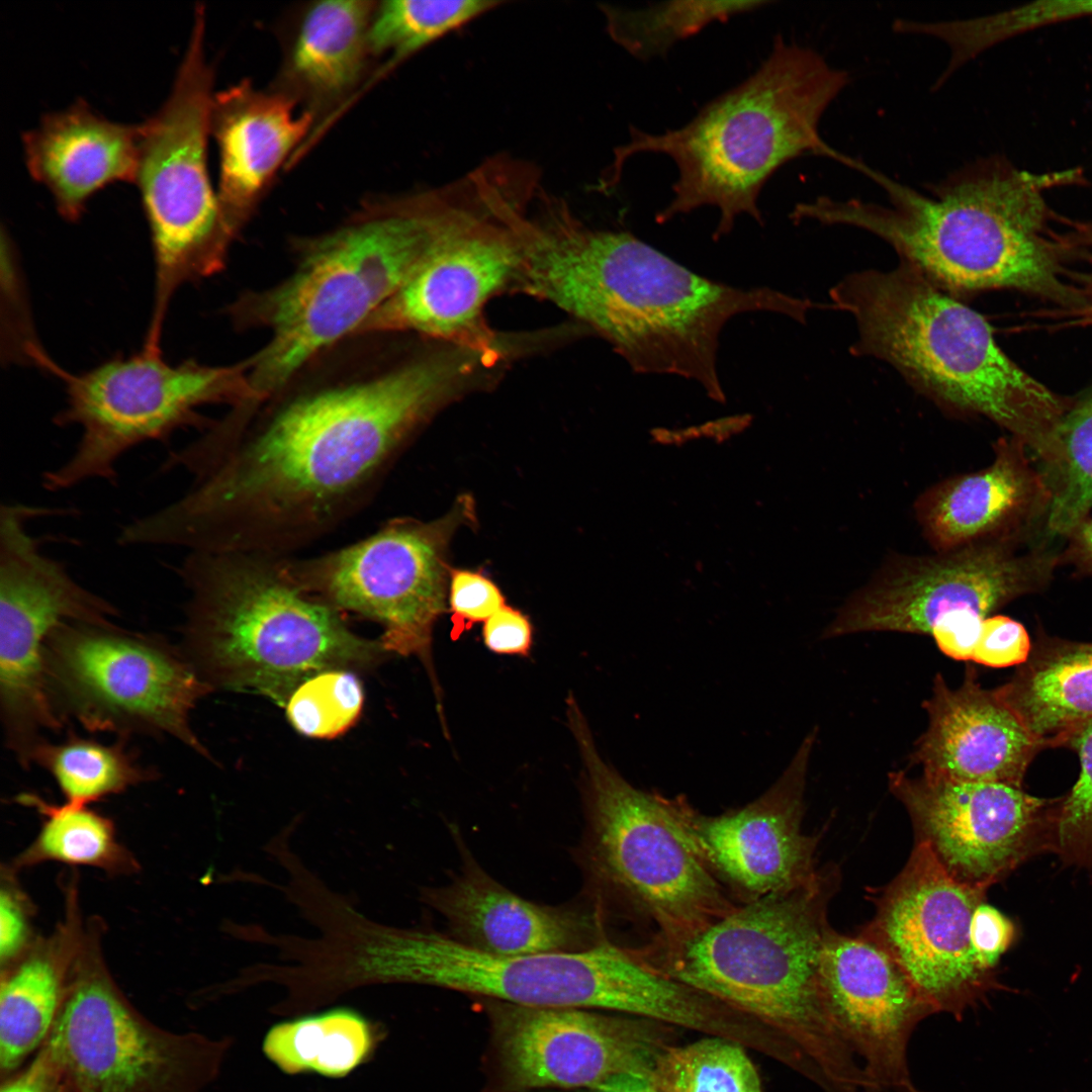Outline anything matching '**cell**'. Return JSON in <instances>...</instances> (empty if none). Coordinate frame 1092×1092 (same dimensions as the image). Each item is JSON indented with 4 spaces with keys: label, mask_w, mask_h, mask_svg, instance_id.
Here are the masks:
<instances>
[{
    "label": "cell",
    "mask_w": 1092,
    "mask_h": 1092,
    "mask_svg": "<svg viewBox=\"0 0 1092 1092\" xmlns=\"http://www.w3.org/2000/svg\"><path fill=\"white\" fill-rule=\"evenodd\" d=\"M479 359L442 345L377 376L286 399L253 421L184 495L149 513L153 546L276 557L362 509L414 434L478 388Z\"/></svg>",
    "instance_id": "obj_1"
},
{
    "label": "cell",
    "mask_w": 1092,
    "mask_h": 1092,
    "mask_svg": "<svg viewBox=\"0 0 1092 1092\" xmlns=\"http://www.w3.org/2000/svg\"><path fill=\"white\" fill-rule=\"evenodd\" d=\"M516 291L547 300L609 342L632 370L697 381L714 400L720 335L734 316L770 311L806 323L809 299L701 276L624 231L593 229L547 197L522 223Z\"/></svg>",
    "instance_id": "obj_2"
},
{
    "label": "cell",
    "mask_w": 1092,
    "mask_h": 1092,
    "mask_svg": "<svg viewBox=\"0 0 1092 1092\" xmlns=\"http://www.w3.org/2000/svg\"><path fill=\"white\" fill-rule=\"evenodd\" d=\"M858 172L885 190L888 204L819 196L805 205L806 218L879 237L957 298L1014 289L1055 308L1070 305L1059 216L1043 193L1083 183L1080 169L1035 174L992 156L954 170L925 194L863 163Z\"/></svg>",
    "instance_id": "obj_3"
},
{
    "label": "cell",
    "mask_w": 1092,
    "mask_h": 1092,
    "mask_svg": "<svg viewBox=\"0 0 1092 1092\" xmlns=\"http://www.w3.org/2000/svg\"><path fill=\"white\" fill-rule=\"evenodd\" d=\"M839 883L838 869L826 866L809 883L739 905L687 940L627 947L649 969L775 1028L824 1092H867L820 980Z\"/></svg>",
    "instance_id": "obj_4"
},
{
    "label": "cell",
    "mask_w": 1092,
    "mask_h": 1092,
    "mask_svg": "<svg viewBox=\"0 0 1092 1092\" xmlns=\"http://www.w3.org/2000/svg\"><path fill=\"white\" fill-rule=\"evenodd\" d=\"M848 82V73L819 53L779 35L751 75L682 126L663 133L631 126L629 142L615 150L604 186L617 184L629 158L661 154L673 161L677 177L671 200L655 216L658 223L703 206L719 210L715 241L728 235L741 214L762 223L759 195L785 164L815 155L848 165L851 157L819 132L822 115Z\"/></svg>",
    "instance_id": "obj_5"
},
{
    "label": "cell",
    "mask_w": 1092,
    "mask_h": 1092,
    "mask_svg": "<svg viewBox=\"0 0 1092 1092\" xmlns=\"http://www.w3.org/2000/svg\"><path fill=\"white\" fill-rule=\"evenodd\" d=\"M461 202L447 185L365 200L343 224L307 243L283 283L241 299L233 314L270 332L248 364L257 407L321 351L360 327L449 233Z\"/></svg>",
    "instance_id": "obj_6"
},
{
    "label": "cell",
    "mask_w": 1092,
    "mask_h": 1092,
    "mask_svg": "<svg viewBox=\"0 0 1092 1092\" xmlns=\"http://www.w3.org/2000/svg\"><path fill=\"white\" fill-rule=\"evenodd\" d=\"M830 298L855 323V355L891 364L941 407L986 417L1040 462L1049 458L1070 406L1001 350L979 312L917 267L900 260L891 270L851 273Z\"/></svg>",
    "instance_id": "obj_7"
},
{
    "label": "cell",
    "mask_w": 1092,
    "mask_h": 1092,
    "mask_svg": "<svg viewBox=\"0 0 1092 1092\" xmlns=\"http://www.w3.org/2000/svg\"><path fill=\"white\" fill-rule=\"evenodd\" d=\"M180 649L211 689L265 696L285 707L308 677L376 662L380 640L357 636L342 612L301 589L281 557L188 552Z\"/></svg>",
    "instance_id": "obj_8"
},
{
    "label": "cell",
    "mask_w": 1092,
    "mask_h": 1092,
    "mask_svg": "<svg viewBox=\"0 0 1092 1092\" xmlns=\"http://www.w3.org/2000/svg\"><path fill=\"white\" fill-rule=\"evenodd\" d=\"M568 722L584 765L585 824L573 858L581 898L608 927L624 922L644 942L689 939L737 905L679 836L669 797L630 784L599 753L571 698Z\"/></svg>",
    "instance_id": "obj_9"
},
{
    "label": "cell",
    "mask_w": 1092,
    "mask_h": 1092,
    "mask_svg": "<svg viewBox=\"0 0 1092 1092\" xmlns=\"http://www.w3.org/2000/svg\"><path fill=\"white\" fill-rule=\"evenodd\" d=\"M205 8L197 4L189 42L170 94L140 123L135 184L149 223L154 305L149 325L161 333L175 292L217 271L231 238L207 168L214 71L205 52Z\"/></svg>",
    "instance_id": "obj_10"
},
{
    "label": "cell",
    "mask_w": 1092,
    "mask_h": 1092,
    "mask_svg": "<svg viewBox=\"0 0 1092 1092\" xmlns=\"http://www.w3.org/2000/svg\"><path fill=\"white\" fill-rule=\"evenodd\" d=\"M530 194L509 165L487 162L471 171L458 221L357 332L419 333L503 362L507 349L484 309L493 296L516 290L522 265L518 219Z\"/></svg>",
    "instance_id": "obj_11"
},
{
    "label": "cell",
    "mask_w": 1092,
    "mask_h": 1092,
    "mask_svg": "<svg viewBox=\"0 0 1092 1092\" xmlns=\"http://www.w3.org/2000/svg\"><path fill=\"white\" fill-rule=\"evenodd\" d=\"M44 368L65 387L66 405L55 423L81 429L71 456L42 474L50 491L96 479L114 482L118 461L132 448L208 424L199 414L202 406L228 403L248 411L253 405L247 363L173 364L161 350L144 348L83 372L70 373L51 360Z\"/></svg>",
    "instance_id": "obj_12"
},
{
    "label": "cell",
    "mask_w": 1092,
    "mask_h": 1092,
    "mask_svg": "<svg viewBox=\"0 0 1092 1092\" xmlns=\"http://www.w3.org/2000/svg\"><path fill=\"white\" fill-rule=\"evenodd\" d=\"M43 663L47 694L64 726L73 720L120 739L167 735L208 757L190 714L212 689L180 647L113 623L67 622L50 634Z\"/></svg>",
    "instance_id": "obj_13"
},
{
    "label": "cell",
    "mask_w": 1092,
    "mask_h": 1092,
    "mask_svg": "<svg viewBox=\"0 0 1092 1092\" xmlns=\"http://www.w3.org/2000/svg\"><path fill=\"white\" fill-rule=\"evenodd\" d=\"M98 927L88 929L54 1027L40 1048L60 1092H201L222 1046L146 1018L103 961Z\"/></svg>",
    "instance_id": "obj_14"
},
{
    "label": "cell",
    "mask_w": 1092,
    "mask_h": 1092,
    "mask_svg": "<svg viewBox=\"0 0 1092 1092\" xmlns=\"http://www.w3.org/2000/svg\"><path fill=\"white\" fill-rule=\"evenodd\" d=\"M474 518L473 500L462 495L436 520L394 518L352 544L315 556L281 557V563L305 593L380 623L385 652L418 655L428 663L433 628L449 594L447 550L456 531Z\"/></svg>",
    "instance_id": "obj_15"
},
{
    "label": "cell",
    "mask_w": 1092,
    "mask_h": 1092,
    "mask_svg": "<svg viewBox=\"0 0 1092 1092\" xmlns=\"http://www.w3.org/2000/svg\"><path fill=\"white\" fill-rule=\"evenodd\" d=\"M1012 541L888 559L841 605L823 637L873 631L930 635L948 619L968 614L987 618L1013 600L1042 589L1060 557L1043 551L1017 553Z\"/></svg>",
    "instance_id": "obj_16"
},
{
    "label": "cell",
    "mask_w": 1092,
    "mask_h": 1092,
    "mask_svg": "<svg viewBox=\"0 0 1092 1092\" xmlns=\"http://www.w3.org/2000/svg\"><path fill=\"white\" fill-rule=\"evenodd\" d=\"M988 889L958 882L925 843L915 842L896 878L869 891L875 916L860 934L895 960L934 1013L962 1019L1004 989L970 938L973 913Z\"/></svg>",
    "instance_id": "obj_17"
},
{
    "label": "cell",
    "mask_w": 1092,
    "mask_h": 1092,
    "mask_svg": "<svg viewBox=\"0 0 1092 1092\" xmlns=\"http://www.w3.org/2000/svg\"><path fill=\"white\" fill-rule=\"evenodd\" d=\"M31 537L0 549V718L7 747L24 767L47 732L65 726L48 694L43 653L61 624H107L116 608L73 578Z\"/></svg>",
    "instance_id": "obj_18"
},
{
    "label": "cell",
    "mask_w": 1092,
    "mask_h": 1092,
    "mask_svg": "<svg viewBox=\"0 0 1092 1092\" xmlns=\"http://www.w3.org/2000/svg\"><path fill=\"white\" fill-rule=\"evenodd\" d=\"M888 779L911 819L915 842L925 843L962 884L990 888L1052 848L1059 800L1001 783L913 778L903 770Z\"/></svg>",
    "instance_id": "obj_19"
},
{
    "label": "cell",
    "mask_w": 1092,
    "mask_h": 1092,
    "mask_svg": "<svg viewBox=\"0 0 1092 1092\" xmlns=\"http://www.w3.org/2000/svg\"><path fill=\"white\" fill-rule=\"evenodd\" d=\"M816 738L813 729L778 780L745 806L707 815L685 796L669 798L679 836L737 905L800 887L818 874L820 835L802 830Z\"/></svg>",
    "instance_id": "obj_20"
},
{
    "label": "cell",
    "mask_w": 1092,
    "mask_h": 1092,
    "mask_svg": "<svg viewBox=\"0 0 1092 1092\" xmlns=\"http://www.w3.org/2000/svg\"><path fill=\"white\" fill-rule=\"evenodd\" d=\"M502 1082L509 1092L590 1089L625 1072L649 1075L667 1024L592 1009L487 999Z\"/></svg>",
    "instance_id": "obj_21"
},
{
    "label": "cell",
    "mask_w": 1092,
    "mask_h": 1092,
    "mask_svg": "<svg viewBox=\"0 0 1092 1092\" xmlns=\"http://www.w3.org/2000/svg\"><path fill=\"white\" fill-rule=\"evenodd\" d=\"M623 958L613 939L580 951L493 956L420 926L405 980L523 1006L618 1011Z\"/></svg>",
    "instance_id": "obj_22"
},
{
    "label": "cell",
    "mask_w": 1092,
    "mask_h": 1092,
    "mask_svg": "<svg viewBox=\"0 0 1092 1092\" xmlns=\"http://www.w3.org/2000/svg\"><path fill=\"white\" fill-rule=\"evenodd\" d=\"M820 980L828 1010L860 1062L869 1092H926L908 1064L917 1026L934 1014L895 960L864 935L828 931Z\"/></svg>",
    "instance_id": "obj_23"
},
{
    "label": "cell",
    "mask_w": 1092,
    "mask_h": 1092,
    "mask_svg": "<svg viewBox=\"0 0 1092 1092\" xmlns=\"http://www.w3.org/2000/svg\"><path fill=\"white\" fill-rule=\"evenodd\" d=\"M459 869L444 885L421 890V901L438 912L447 934L474 949L500 957L580 951L611 940L610 928L583 898L564 905L527 900L479 864L454 826Z\"/></svg>",
    "instance_id": "obj_24"
},
{
    "label": "cell",
    "mask_w": 1092,
    "mask_h": 1092,
    "mask_svg": "<svg viewBox=\"0 0 1092 1092\" xmlns=\"http://www.w3.org/2000/svg\"><path fill=\"white\" fill-rule=\"evenodd\" d=\"M923 708L928 725L912 761L924 776L1021 788L1030 763L1045 749L995 689L981 686L973 667L954 689L937 673Z\"/></svg>",
    "instance_id": "obj_25"
},
{
    "label": "cell",
    "mask_w": 1092,
    "mask_h": 1092,
    "mask_svg": "<svg viewBox=\"0 0 1092 1092\" xmlns=\"http://www.w3.org/2000/svg\"><path fill=\"white\" fill-rule=\"evenodd\" d=\"M314 124L313 116L289 97L272 88L259 89L250 80L214 93L210 134L218 152L216 195L231 239Z\"/></svg>",
    "instance_id": "obj_26"
},
{
    "label": "cell",
    "mask_w": 1092,
    "mask_h": 1092,
    "mask_svg": "<svg viewBox=\"0 0 1092 1092\" xmlns=\"http://www.w3.org/2000/svg\"><path fill=\"white\" fill-rule=\"evenodd\" d=\"M1026 448L1014 437L1000 439L987 467L945 478L918 496L914 513L935 552L1013 540L1034 518L1046 516L1049 491Z\"/></svg>",
    "instance_id": "obj_27"
},
{
    "label": "cell",
    "mask_w": 1092,
    "mask_h": 1092,
    "mask_svg": "<svg viewBox=\"0 0 1092 1092\" xmlns=\"http://www.w3.org/2000/svg\"><path fill=\"white\" fill-rule=\"evenodd\" d=\"M374 0H326L294 8L281 29L282 57L272 89L315 121L329 119L368 75Z\"/></svg>",
    "instance_id": "obj_28"
},
{
    "label": "cell",
    "mask_w": 1092,
    "mask_h": 1092,
    "mask_svg": "<svg viewBox=\"0 0 1092 1092\" xmlns=\"http://www.w3.org/2000/svg\"><path fill=\"white\" fill-rule=\"evenodd\" d=\"M30 176L46 186L59 213L79 219L89 198L117 181L134 183L140 156V123L110 120L78 99L49 112L22 134Z\"/></svg>",
    "instance_id": "obj_29"
},
{
    "label": "cell",
    "mask_w": 1092,
    "mask_h": 1092,
    "mask_svg": "<svg viewBox=\"0 0 1092 1092\" xmlns=\"http://www.w3.org/2000/svg\"><path fill=\"white\" fill-rule=\"evenodd\" d=\"M74 881L66 887L63 921L3 969L0 989V1070L10 1076L47 1041L60 1012L73 966L83 945Z\"/></svg>",
    "instance_id": "obj_30"
},
{
    "label": "cell",
    "mask_w": 1092,
    "mask_h": 1092,
    "mask_svg": "<svg viewBox=\"0 0 1092 1092\" xmlns=\"http://www.w3.org/2000/svg\"><path fill=\"white\" fill-rule=\"evenodd\" d=\"M995 692L1045 748L1059 747L1092 719V642L1042 635Z\"/></svg>",
    "instance_id": "obj_31"
},
{
    "label": "cell",
    "mask_w": 1092,
    "mask_h": 1092,
    "mask_svg": "<svg viewBox=\"0 0 1092 1092\" xmlns=\"http://www.w3.org/2000/svg\"><path fill=\"white\" fill-rule=\"evenodd\" d=\"M43 816L30 845L13 861V871L44 861L94 867L111 875L136 872L133 855L117 839L113 822L87 806L55 805L31 793L16 797Z\"/></svg>",
    "instance_id": "obj_32"
},
{
    "label": "cell",
    "mask_w": 1092,
    "mask_h": 1092,
    "mask_svg": "<svg viewBox=\"0 0 1092 1092\" xmlns=\"http://www.w3.org/2000/svg\"><path fill=\"white\" fill-rule=\"evenodd\" d=\"M32 763L52 776L67 803L82 806L158 777L154 768L136 760L125 739L105 744L73 732L61 742H40L32 752Z\"/></svg>",
    "instance_id": "obj_33"
},
{
    "label": "cell",
    "mask_w": 1092,
    "mask_h": 1092,
    "mask_svg": "<svg viewBox=\"0 0 1092 1092\" xmlns=\"http://www.w3.org/2000/svg\"><path fill=\"white\" fill-rule=\"evenodd\" d=\"M766 0L667 1L627 8L600 4L610 37L632 57L649 61L664 57L677 42L714 22L761 9Z\"/></svg>",
    "instance_id": "obj_34"
},
{
    "label": "cell",
    "mask_w": 1092,
    "mask_h": 1092,
    "mask_svg": "<svg viewBox=\"0 0 1092 1092\" xmlns=\"http://www.w3.org/2000/svg\"><path fill=\"white\" fill-rule=\"evenodd\" d=\"M486 0L377 1L369 30L374 59L386 57L373 80L391 72L427 46L503 5Z\"/></svg>",
    "instance_id": "obj_35"
},
{
    "label": "cell",
    "mask_w": 1092,
    "mask_h": 1092,
    "mask_svg": "<svg viewBox=\"0 0 1092 1092\" xmlns=\"http://www.w3.org/2000/svg\"><path fill=\"white\" fill-rule=\"evenodd\" d=\"M1038 470L1050 495L1045 526L1069 536L1092 509V395L1068 408Z\"/></svg>",
    "instance_id": "obj_36"
},
{
    "label": "cell",
    "mask_w": 1092,
    "mask_h": 1092,
    "mask_svg": "<svg viewBox=\"0 0 1092 1092\" xmlns=\"http://www.w3.org/2000/svg\"><path fill=\"white\" fill-rule=\"evenodd\" d=\"M1088 14H1092V1H1053L964 20L919 22L897 19L893 28L899 33L931 36L947 46L950 58L936 81V87H939L967 62L1008 37L1045 23Z\"/></svg>",
    "instance_id": "obj_37"
},
{
    "label": "cell",
    "mask_w": 1092,
    "mask_h": 1092,
    "mask_svg": "<svg viewBox=\"0 0 1092 1092\" xmlns=\"http://www.w3.org/2000/svg\"><path fill=\"white\" fill-rule=\"evenodd\" d=\"M648 1076L658 1092H761L758 1074L740 1042L719 1035L680 1046L667 1044Z\"/></svg>",
    "instance_id": "obj_38"
},
{
    "label": "cell",
    "mask_w": 1092,
    "mask_h": 1092,
    "mask_svg": "<svg viewBox=\"0 0 1092 1092\" xmlns=\"http://www.w3.org/2000/svg\"><path fill=\"white\" fill-rule=\"evenodd\" d=\"M363 703L362 684L352 670L329 669L302 681L284 708L298 733L326 739L339 736L353 726Z\"/></svg>",
    "instance_id": "obj_39"
},
{
    "label": "cell",
    "mask_w": 1092,
    "mask_h": 1092,
    "mask_svg": "<svg viewBox=\"0 0 1092 1092\" xmlns=\"http://www.w3.org/2000/svg\"><path fill=\"white\" fill-rule=\"evenodd\" d=\"M1060 746L1077 753L1080 774L1059 799L1052 849L1068 863L1092 867V719L1068 733Z\"/></svg>",
    "instance_id": "obj_40"
},
{
    "label": "cell",
    "mask_w": 1092,
    "mask_h": 1092,
    "mask_svg": "<svg viewBox=\"0 0 1092 1092\" xmlns=\"http://www.w3.org/2000/svg\"><path fill=\"white\" fill-rule=\"evenodd\" d=\"M1064 256L1071 304L1044 317L1058 327L1092 326V221L1063 218Z\"/></svg>",
    "instance_id": "obj_41"
},
{
    "label": "cell",
    "mask_w": 1092,
    "mask_h": 1092,
    "mask_svg": "<svg viewBox=\"0 0 1092 1092\" xmlns=\"http://www.w3.org/2000/svg\"><path fill=\"white\" fill-rule=\"evenodd\" d=\"M325 1020L323 1045L312 1070L330 1077L344 1076L369 1051V1027L360 1015L346 1009L326 1012Z\"/></svg>",
    "instance_id": "obj_42"
},
{
    "label": "cell",
    "mask_w": 1092,
    "mask_h": 1092,
    "mask_svg": "<svg viewBox=\"0 0 1092 1092\" xmlns=\"http://www.w3.org/2000/svg\"><path fill=\"white\" fill-rule=\"evenodd\" d=\"M448 597L453 641L506 605L505 597L492 580L477 571L465 569H451Z\"/></svg>",
    "instance_id": "obj_43"
},
{
    "label": "cell",
    "mask_w": 1092,
    "mask_h": 1092,
    "mask_svg": "<svg viewBox=\"0 0 1092 1092\" xmlns=\"http://www.w3.org/2000/svg\"><path fill=\"white\" fill-rule=\"evenodd\" d=\"M325 1025V1013L278 1024L268 1032L264 1052L287 1073L312 1070L322 1050Z\"/></svg>",
    "instance_id": "obj_44"
},
{
    "label": "cell",
    "mask_w": 1092,
    "mask_h": 1092,
    "mask_svg": "<svg viewBox=\"0 0 1092 1092\" xmlns=\"http://www.w3.org/2000/svg\"><path fill=\"white\" fill-rule=\"evenodd\" d=\"M1032 644L1023 625L1007 616L991 615L984 619L979 641L973 652L974 662L990 667L1023 664Z\"/></svg>",
    "instance_id": "obj_45"
},
{
    "label": "cell",
    "mask_w": 1092,
    "mask_h": 1092,
    "mask_svg": "<svg viewBox=\"0 0 1092 1092\" xmlns=\"http://www.w3.org/2000/svg\"><path fill=\"white\" fill-rule=\"evenodd\" d=\"M30 906L10 881L3 882L0 895V958L2 968L13 964L31 945Z\"/></svg>",
    "instance_id": "obj_46"
},
{
    "label": "cell",
    "mask_w": 1092,
    "mask_h": 1092,
    "mask_svg": "<svg viewBox=\"0 0 1092 1092\" xmlns=\"http://www.w3.org/2000/svg\"><path fill=\"white\" fill-rule=\"evenodd\" d=\"M1015 935L1012 921L996 908L981 903L974 911L970 938L980 964L995 971L1000 957L1010 947Z\"/></svg>",
    "instance_id": "obj_47"
},
{
    "label": "cell",
    "mask_w": 1092,
    "mask_h": 1092,
    "mask_svg": "<svg viewBox=\"0 0 1092 1092\" xmlns=\"http://www.w3.org/2000/svg\"><path fill=\"white\" fill-rule=\"evenodd\" d=\"M482 636L494 653L527 656L533 644V627L521 611L505 605L484 622Z\"/></svg>",
    "instance_id": "obj_48"
},
{
    "label": "cell",
    "mask_w": 1092,
    "mask_h": 1092,
    "mask_svg": "<svg viewBox=\"0 0 1092 1092\" xmlns=\"http://www.w3.org/2000/svg\"><path fill=\"white\" fill-rule=\"evenodd\" d=\"M985 617L968 614L948 619L930 633L937 647L956 660H971Z\"/></svg>",
    "instance_id": "obj_49"
},
{
    "label": "cell",
    "mask_w": 1092,
    "mask_h": 1092,
    "mask_svg": "<svg viewBox=\"0 0 1092 1092\" xmlns=\"http://www.w3.org/2000/svg\"><path fill=\"white\" fill-rule=\"evenodd\" d=\"M0 1092H60L57 1075L44 1052L40 1049L25 1069L7 1078Z\"/></svg>",
    "instance_id": "obj_50"
},
{
    "label": "cell",
    "mask_w": 1092,
    "mask_h": 1092,
    "mask_svg": "<svg viewBox=\"0 0 1092 1092\" xmlns=\"http://www.w3.org/2000/svg\"><path fill=\"white\" fill-rule=\"evenodd\" d=\"M1062 558L1083 573H1092V518H1086L1070 534Z\"/></svg>",
    "instance_id": "obj_51"
},
{
    "label": "cell",
    "mask_w": 1092,
    "mask_h": 1092,
    "mask_svg": "<svg viewBox=\"0 0 1092 1092\" xmlns=\"http://www.w3.org/2000/svg\"><path fill=\"white\" fill-rule=\"evenodd\" d=\"M586 1092H658L649 1076L640 1072L615 1075Z\"/></svg>",
    "instance_id": "obj_52"
}]
</instances>
